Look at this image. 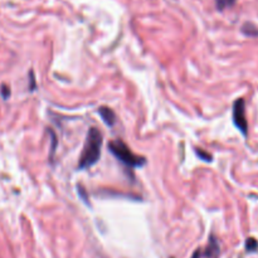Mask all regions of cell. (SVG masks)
Listing matches in <instances>:
<instances>
[{
  "label": "cell",
  "mask_w": 258,
  "mask_h": 258,
  "mask_svg": "<svg viewBox=\"0 0 258 258\" xmlns=\"http://www.w3.org/2000/svg\"><path fill=\"white\" fill-rule=\"evenodd\" d=\"M108 149L112 153V155L127 168H141L146 164V159L144 156H139L134 154L131 149L122 140H118V139L117 140H112L108 144Z\"/></svg>",
  "instance_id": "2"
},
{
  "label": "cell",
  "mask_w": 258,
  "mask_h": 258,
  "mask_svg": "<svg viewBox=\"0 0 258 258\" xmlns=\"http://www.w3.org/2000/svg\"><path fill=\"white\" fill-rule=\"evenodd\" d=\"M49 135L52 138V148H50V161H53V158H54V153H55V145H57V138H55L54 133L52 130H49Z\"/></svg>",
  "instance_id": "7"
},
{
  "label": "cell",
  "mask_w": 258,
  "mask_h": 258,
  "mask_svg": "<svg viewBox=\"0 0 258 258\" xmlns=\"http://www.w3.org/2000/svg\"><path fill=\"white\" fill-rule=\"evenodd\" d=\"M233 122L237 126L239 131L243 134L244 136L247 135L248 131V123H247L246 118V103H244L243 98H238L233 105Z\"/></svg>",
  "instance_id": "3"
},
{
  "label": "cell",
  "mask_w": 258,
  "mask_h": 258,
  "mask_svg": "<svg viewBox=\"0 0 258 258\" xmlns=\"http://www.w3.org/2000/svg\"><path fill=\"white\" fill-rule=\"evenodd\" d=\"M102 143V133L96 127L90 128L87 134V138H86V143L85 146H83L82 154L80 156V163H78V168L81 170L91 168V166H93L100 160Z\"/></svg>",
  "instance_id": "1"
},
{
  "label": "cell",
  "mask_w": 258,
  "mask_h": 258,
  "mask_svg": "<svg viewBox=\"0 0 258 258\" xmlns=\"http://www.w3.org/2000/svg\"><path fill=\"white\" fill-rule=\"evenodd\" d=\"M30 83H32V91L33 88L35 87V82H34V76H33V72H30Z\"/></svg>",
  "instance_id": "10"
},
{
  "label": "cell",
  "mask_w": 258,
  "mask_h": 258,
  "mask_svg": "<svg viewBox=\"0 0 258 258\" xmlns=\"http://www.w3.org/2000/svg\"><path fill=\"white\" fill-rule=\"evenodd\" d=\"M98 115L103 120V122L107 126H113L116 123V113L108 107H100L98 108Z\"/></svg>",
  "instance_id": "5"
},
{
  "label": "cell",
  "mask_w": 258,
  "mask_h": 258,
  "mask_svg": "<svg viewBox=\"0 0 258 258\" xmlns=\"http://www.w3.org/2000/svg\"><path fill=\"white\" fill-rule=\"evenodd\" d=\"M197 154H198V155L201 156V158L203 159V160H206V161H211L212 156L209 155V154H206V153H203V151H202V150H197Z\"/></svg>",
  "instance_id": "8"
},
{
  "label": "cell",
  "mask_w": 258,
  "mask_h": 258,
  "mask_svg": "<svg viewBox=\"0 0 258 258\" xmlns=\"http://www.w3.org/2000/svg\"><path fill=\"white\" fill-rule=\"evenodd\" d=\"M258 248V242L256 239L253 238H248L247 239V243H246V249L248 252H254Z\"/></svg>",
  "instance_id": "6"
},
{
  "label": "cell",
  "mask_w": 258,
  "mask_h": 258,
  "mask_svg": "<svg viewBox=\"0 0 258 258\" xmlns=\"http://www.w3.org/2000/svg\"><path fill=\"white\" fill-rule=\"evenodd\" d=\"M2 95H3V97H4L5 100H7V98L10 96L9 87H7V86H2Z\"/></svg>",
  "instance_id": "9"
},
{
  "label": "cell",
  "mask_w": 258,
  "mask_h": 258,
  "mask_svg": "<svg viewBox=\"0 0 258 258\" xmlns=\"http://www.w3.org/2000/svg\"><path fill=\"white\" fill-rule=\"evenodd\" d=\"M219 252H221V248H219V243L218 241L216 239V237L211 236L209 238V243L208 247L204 251V257L206 258H218L219 257Z\"/></svg>",
  "instance_id": "4"
}]
</instances>
